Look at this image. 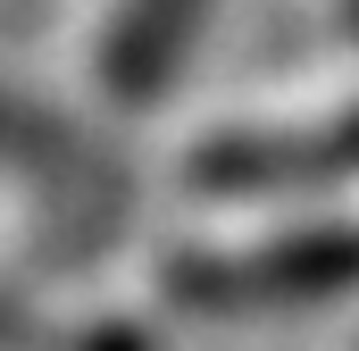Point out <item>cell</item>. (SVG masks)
I'll return each mask as SVG.
<instances>
[{"mask_svg": "<svg viewBox=\"0 0 359 351\" xmlns=\"http://www.w3.org/2000/svg\"><path fill=\"white\" fill-rule=\"evenodd\" d=\"M351 17H359V0H351Z\"/></svg>", "mask_w": 359, "mask_h": 351, "instance_id": "obj_1", "label": "cell"}]
</instances>
